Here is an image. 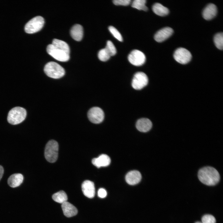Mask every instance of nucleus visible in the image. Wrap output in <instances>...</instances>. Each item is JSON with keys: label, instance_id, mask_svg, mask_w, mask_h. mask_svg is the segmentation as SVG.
<instances>
[{"label": "nucleus", "instance_id": "obj_1", "mask_svg": "<svg viewBox=\"0 0 223 223\" xmlns=\"http://www.w3.org/2000/svg\"><path fill=\"white\" fill-rule=\"evenodd\" d=\"M198 176L202 183L209 186L216 185L220 180V175L218 171L210 166L205 167L200 169Z\"/></svg>", "mask_w": 223, "mask_h": 223}, {"label": "nucleus", "instance_id": "obj_2", "mask_svg": "<svg viewBox=\"0 0 223 223\" xmlns=\"http://www.w3.org/2000/svg\"><path fill=\"white\" fill-rule=\"evenodd\" d=\"M27 115L26 110L23 107H16L9 112L7 117L8 122L11 124L16 125L23 121Z\"/></svg>", "mask_w": 223, "mask_h": 223}, {"label": "nucleus", "instance_id": "obj_3", "mask_svg": "<svg viewBox=\"0 0 223 223\" xmlns=\"http://www.w3.org/2000/svg\"><path fill=\"white\" fill-rule=\"evenodd\" d=\"M44 71L49 77L58 79L63 77L65 74L64 69L59 64L54 62L47 63L44 68Z\"/></svg>", "mask_w": 223, "mask_h": 223}, {"label": "nucleus", "instance_id": "obj_4", "mask_svg": "<svg viewBox=\"0 0 223 223\" xmlns=\"http://www.w3.org/2000/svg\"><path fill=\"white\" fill-rule=\"evenodd\" d=\"M58 142L53 140L49 141L46 144L45 150L44 155L46 160L50 163L55 162L58 157Z\"/></svg>", "mask_w": 223, "mask_h": 223}, {"label": "nucleus", "instance_id": "obj_5", "mask_svg": "<svg viewBox=\"0 0 223 223\" xmlns=\"http://www.w3.org/2000/svg\"><path fill=\"white\" fill-rule=\"evenodd\" d=\"M44 23V20L42 17L38 16L34 17L26 24L25 31L26 33L29 34L38 32L42 28Z\"/></svg>", "mask_w": 223, "mask_h": 223}, {"label": "nucleus", "instance_id": "obj_6", "mask_svg": "<svg viewBox=\"0 0 223 223\" xmlns=\"http://www.w3.org/2000/svg\"><path fill=\"white\" fill-rule=\"evenodd\" d=\"M46 51L49 55L59 61L66 62L69 59V54L56 47L52 44L48 45Z\"/></svg>", "mask_w": 223, "mask_h": 223}, {"label": "nucleus", "instance_id": "obj_7", "mask_svg": "<svg viewBox=\"0 0 223 223\" xmlns=\"http://www.w3.org/2000/svg\"><path fill=\"white\" fill-rule=\"evenodd\" d=\"M174 59L181 64H186L191 59L192 55L190 52L186 49L180 47L176 50L173 54Z\"/></svg>", "mask_w": 223, "mask_h": 223}, {"label": "nucleus", "instance_id": "obj_8", "mask_svg": "<svg viewBox=\"0 0 223 223\" xmlns=\"http://www.w3.org/2000/svg\"><path fill=\"white\" fill-rule=\"evenodd\" d=\"M148 79L146 74L142 72L136 73L134 76L132 82V87L135 89L140 90L148 84Z\"/></svg>", "mask_w": 223, "mask_h": 223}, {"label": "nucleus", "instance_id": "obj_9", "mask_svg": "<svg viewBox=\"0 0 223 223\" xmlns=\"http://www.w3.org/2000/svg\"><path fill=\"white\" fill-rule=\"evenodd\" d=\"M128 59L133 65L138 66L142 65L145 63L146 58L142 52L137 50H134L129 54Z\"/></svg>", "mask_w": 223, "mask_h": 223}, {"label": "nucleus", "instance_id": "obj_10", "mask_svg": "<svg viewBox=\"0 0 223 223\" xmlns=\"http://www.w3.org/2000/svg\"><path fill=\"white\" fill-rule=\"evenodd\" d=\"M87 116L89 120L94 124L101 123L104 117L103 111L98 107H94L90 108L88 112Z\"/></svg>", "mask_w": 223, "mask_h": 223}, {"label": "nucleus", "instance_id": "obj_11", "mask_svg": "<svg viewBox=\"0 0 223 223\" xmlns=\"http://www.w3.org/2000/svg\"><path fill=\"white\" fill-rule=\"evenodd\" d=\"M173 32V29L169 27L164 28L156 33L154 35V39L158 42H162L171 36Z\"/></svg>", "mask_w": 223, "mask_h": 223}, {"label": "nucleus", "instance_id": "obj_12", "mask_svg": "<svg viewBox=\"0 0 223 223\" xmlns=\"http://www.w3.org/2000/svg\"><path fill=\"white\" fill-rule=\"evenodd\" d=\"M82 191L84 195L89 198H93L95 194L94 184L90 180H85L81 185Z\"/></svg>", "mask_w": 223, "mask_h": 223}, {"label": "nucleus", "instance_id": "obj_13", "mask_svg": "<svg viewBox=\"0 0 223 223\" xmlns=\"http://www.w3.org/2000/svg\"><path fill=\"white\" fill-rule=\"evenodd\" d=\"M142 176L138 171L133 170L128 172L125 176L126 182L129 185H133L138 183L141 181Z\"/></svg>", "mask_w": 223, "mask_h": 223}, {"label": "nucleus", "instance_id": "obj_14", "mask_svg": "<svg viewBox=\"0 0 223 223\" xmlns=\"http://www.w3.org/2000/svg\"><path fill=\"white\" fill-rule=\"evenodd\" d=\"M217 9L216 6L212 3L208 4L202 12L203 17L205 20H209L214 18L216 15Z\"/></svg>", "mask_w": 223, "mask_h": 223}, {"label": "nucleus", "instance_id": "obj_15", "mask_svg": "<svg viewBox=\"0 0 223 223\" xmlns=\"http://www.w3.org/2000/svg\"><path fill=\"white\" fill-rule=\"evenodd\" d=\"M92 162L94 165L99 168L109 165L111 162V159L107 155L103 154L100 155L97 158L93 159Z\"/></svg>", "mask_w": 223, "mask_h": 223}, {"label": "nucleus", "instance_id": "obj_16", "mask_svg": "<svg viewBox=\"0 0 223 223\" xmlns=\"http://www.w3.org/2000/svg\"><path fill=\"white\" fill-rule=\"evenodd\" d=\"M152 123L148 119L142 118L139 119L137 122L136 127L140 132H146L149 131L151 128Z\"/></svg>", "mask_w": 223, "mask_h": 223}, {"label": "nucleus", "instance_id": "obj_17", "mask_svg": "<svg viewBox=\"0 0 223 223\" xmlns=\"http://www.w3.org/2000/svg\"><path fill=\"white\" fill-rule=\"evenodd\" d=\"M62 208L64 215L69 217L77 214L78 211L77 208L70 203L66 201L62 204Z\"/></svg>", "mask_w": 223, "mask_h": 223}, {"label": "nucleus", "instance_id": "obj_18", "mask_svg": "<svg viewBox=\"0 0 223 223\" xmlns=\"http://www.w3.org/2000/svg\"><path fill=\"white\" fill-rule=\"evenodd\" d=\"M24 179L23 175L20 173H15L10 176L7 180L9 186L11 187L15 188L20 185Z\"/></svg>", "mask_w": 223, "mask_h": 223}, {"label": "nucleus", "instance_id": "obj_19", "mask_svg": "<svg viewBox=\"0 0 223 223\" xmlns=\"http://www.w3.org/2000/svg\"><path fill=\"white\" fill-rule=\"evenodd\" d=\"M70 33L71 37L74 40L80 41L83 37V31L82 26L79 24H76L71 28Z\"/></svg>", "mask_w": 223, "mask_h": 223}, {"label": "nucleus", "instance_id": "obj_20", "mask_svg": "<svg viewBox=\"0 0 223 223\" xmlns=\"http://www.w3.org/2000/svg\"><path fill=\"white\" fill-rule=\"evenodd\" d=\"M152 9L155 14L162 16L167 15L169 12V10L167 8L159 3L154 4L152 6Z\"/></svg>", "mask_w": 223, "mask_h": 223}, {"label": "nucleus", "instance_id": "obj_21", "mask_svg": "<svg viewBox=\"0 0 223 223\" xmlns=\"http://www.w3.org/2000/svg\"><path fill=\"white\" fill-rule=\"evenodd\" d=\"M52 44L56 47L69 54L70 52L69 47L65 42L59 39H54L52 41Z\"/></svg>", "mask_w": 223, "mask_h": 223}, {"label": "nucleus", "instance_id": "obj_22", "mask_svg": "<svg viewBox=\"0 0 223 223\" xmlns=\"http://www.w3.org/2000/svg\"><path fill=\"white\" fill-rule=\"evenodd\" d=\"M52 197L54 201L62 204L67 201L68 200L67 195L63 190H61L55 193L53 195Z\"/></svg>", "mask_w": 223, "mask_h": 223}, {"label": "nucleus", "instance_id": "obj_23", "mask_svg": "<svg viewBox=\"0 0 223 223\" xmlns=\"http://www.w3.org/2000/svg\"><path fill=\"white\" fill-rule=\"evenodd\" d=\"M146 1L145 0H134L132 4V7L139 10L146 11L147 7L146 6Z\"/></svg>", "mask_w": 223, "mask_h": 223}, {"label": "nucleus", "instance_id": "obj_24", "mask_svg": "<svg viewBox=\"0 0 223 223\" xmlns=\"http://www.w3.org/2000/svg\"><path fill=\"white\" fill-rule=\"evenodd\" d=\"M214 41L216 47L222 50L223 48V34L219 33L216 34L214 37Z\"/></svg>", "mask_w": 223, "mask_h": 223}, {"label": "nucleus", "instance_id": "obj_25", "mask_svg": "<svg viewBox=\"0 0 223 223\" xmlns=\"http://www.w3.org/2000/svg\"><path fill=\"white\" fill-rule=\"evenodd\" d=\"M99 59L102 61H106L108 60L111 56L105 48L100 50L98 53Z\"/></svg>", "mask_w": 223, "mask_h": 223}, {"label": "nucleus", "instance_id": "obj_26", "mask_svg": "<svg viewBox=\"0 0 223 223\" xmlns=\"http://www.w3.org/2000/svg\"><path fill=\"white\" fill-rule=\"evenodd\" d=\"M105 48L108 51L111 56H114L116 54V49L111 41L109 40L107 41Z\"/></svg>", "mask_w": 223, "mask_h": 223}, {"label": "nucleus", "instance_id": "obj_27", "mask_svg": "<svg viewBox=\"0 0 223 223\" xmlns=\"http://www.w3.org/2000/svg\"><path fill=\"white\" fill-rule=\"evenodd\" d=\"M108 29L116 38L119 41L122 42L123 41V38L121 34L116 28L113 26H111L109 27Z\"/></svg>", "mask_w": 223, "mask_h": 223}, {"label": "nucleus", "instance_id": "obj_28", "mask_svg": "<svg viewBox=\"0 0 223 223\" xmlns=\"http://www.w3.org/2000/svg\"><path fill=\"white\" fill-rule=\"evenodd\" d=\"M203 223H216V220L214 216L210 214L204 215L202 218Z\"/></svg>", "mask_w": 223, "mask_h": 223}, {"label": "nucleus", "instance_id": "obj_29", "mask_svg": "<svg viewBox=\"0 0 223 223\" xmlns=\"http://www.w3.org/2000/svg\"><path fill=\"white\" fill-rule=\"evenodd\" d=\"M130 0H114L113 1V3L116 5L126 6L129 5L131 3Z\"/></svg>", "mask_w": 223, "mask_h": 223}, {"label": "nucleus", "instance_id": "obj_30", "mask_svg": "<svg viewBox=\"0 0 223 223\" xmlns=\"http://www.w3.org/2000/svg\"><path fill=\"white\" fill-rule=\"evenodd\" d=\"M98 194L99 197L100 198H103L106 196L107 195V192L104 189L101 188L98 190Z\"/></svg>", "mask_w": 223, "mask_h": 223}, {"label": "nucleus", "instance_id": "obj_31", "mask_svg": "<svg viewBox=\"0 0 223 223\" xmlns=\"http://www.w3.org/2000/svg\"><path fill=\"white\" fill-rule=\"evenodd\" d=\"M4 173V169L3 167L0 165V180L2 178Z\"/></svg>", "mask_w": 223, "mask_h": 223}, {"label": "nucleus", "instance_id": "obj_32", "mask_svg": "<svg viewBox=\"0 0 223 223\" xmlns=\"http://www.w3.org/2000/svg\"><path fill=\"white\" fill-rule=\"evenodd\" d=\"M195 223H202V222L198 221V222H195Z\"/></svg>", "mask_w": 223, "mask_h": 223}]
</instances>
